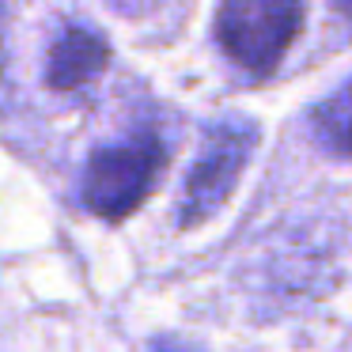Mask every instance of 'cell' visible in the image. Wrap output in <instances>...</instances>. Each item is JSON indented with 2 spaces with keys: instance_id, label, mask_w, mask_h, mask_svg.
I'll return each mask as SVG.
<instances>
[{
  "instance_id": "6da1fadb",
  "label": "cell",
  "mask_w": 352,
  "mask_h": 352,
  "mask_svg": "<svg viewBox=\"0 0 352 352\" xmlns=\"http://www.w3.org/2000/svg\"><path fill=\"white\" fill-rule=\"evenodd\" d=\"M167 167V144L155 129H137L118 144H102L87 155L80 178V201L91 216L122 223L155 193Z\"/></svg>"
},
{
  "instance_id": "7a4b0ae2",
  "label": "cell",
  "mask_w": 352,
  "mask_h": 352,
  "mask_svg": "<svg viewBox=\"0 0 352 352\" xmlns=\"http://www.w3.org/2000/svg\"><path fill=\"white\" fill-rule=\"evenodd\" d=\"M303 0H220L212 34L235 69L254 80H269L303 34Z\"/></svg>"
},
{
  "instance_id": "3957f363",
  "label": "cell",
  "mask_w": 352,
  "mask_h": 352,
  "mask_svg": "<svg viewBox=\"0 0 352 352\" xmlns=\"http://www.w3.org/2000/svg\"><path fill=\"white\" fill-rule=\"evenodd\" d=\"M261 129L243 114H228L205 129L201 152L193 160L190 175L182 186V205H178V228L193 231L208 223L243 182L254 152H258Z\"/></svg>"
},
{
  "instance_id": "277c9868",
  "label": "cell",
  "mask_w": 352,
  "mask_h": 352,
  "mask_svg": "<svg viewBox=\"0 0 352 352\" xmlns=\"http://www.w3.org/2000/svg\"><path fill=\"white\" fill-rule=\"evenodd\" d=\"M110 65V42L84 23H69L46 54V87L72 95L95 84Z\"/></svg>"
},
{
  "instance_id": "5b68a950",
  "label": "cell",
  "mask_w": 352,
  "mask_h": 352,
  "mask_svg": "<svg viewBox=\"0 0 352 352\" xmlns=\"http://www.w3.org/2000/svg\"><path fill=\"white\" fill-rule=\"evenodd\" d=\"M311 129L326 152L352 160V76L311 107Z\"/></svg>"
},
{
  "instance_id": "8992f818",
  "label": "cell",
  "mask_w": 352,
  "mask_h": 352,
  "mask_svg": "<svg viewBox=\"0 0 352 352\" xmlns=\"http://www.w3.org/2000/svg\"><path fill=\"white\" fill-rule=\"evenodd\" d=\"M152 352H201V349H197V344H190V341H182V337L163 333V337H155V341H152Z\"/></svg>"
},
{
  "instance_id": "52a82bcc",
  "label": "cell",
  "mask_w": 352,
  "mask_h": 352,
  "mask_svg": "<svg viewBox=\"0 0 352 352\" xmlns=\"http://www.w3.org/2000/svg\"><path fill=\"white\" fill-rule=\"evenodd\" d=\"M4 34H8V19H4V0H0V76L8 69V46H4Z\"/></svg>"
},
{
  "instance_id": "ba28073f",
  "label": "cell",
  "mask_w": 352,
  "mask_h": 352,
  "mask_svg": "<svg viewBox=\"0 0 352 352\" xmlns=\"http://www.w3.org/2000/svg\"><path fill=\"white\" fill-rule=\"evenodd\" d=\"M329 4H333L337 19H344V23L352 27V0H329Z\"/></svg>"
}]
</instances>
